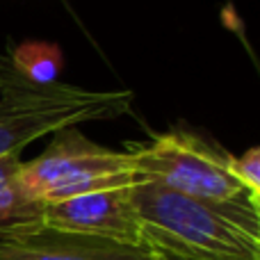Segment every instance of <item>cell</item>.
Returning <instances> with one entry per match:
<instances>
[{"mask_svg": "<svg viewBox=\"0 0 260 260\" xmlns=\"http://www.w3.org/2000/svg\"><path fill=\"white\" fill-rule=\"evenodd\" d=\"M144 242L189 260H260V210L247 201H208L153 180L133 187Z\"/></svg>", "mask_w": 260, "mask_h": 260, "instance_id": "6da1fadb", "label": "cell"}, {"mask_svg": "<svg viewBox=\"0 0 260 260\" xmlns=\"http://www.w3.org/2000/svg\"><path fill=\"white\" fill-rule=\"evenodd\" d=\"M130 91H91L64 82H32L0 57V153L23 151L30 142L85 121L130 112Z\"/></svg>", "mask_w": 260, "mask_h": 260, "instance_id": "7a4b0ae2", "label": "cell"}, {"mask_svg": "<svg viewBox=\"0 0 260 260\" xmlns=\"http://www.w3.org/2000/svg\"><path fill=\"white\" fill-rule=\"evenodd\" d=\"M16 178L27 194L41 203L144 183L133 169L126 151H114L91 142L78 126L57 130L50 146L39 157L23 162Z\"/></svg>", "mask_w": 260, "mask_h": 260, "instance_id": "3957f363", "label": "cell"}, {"mask_svg": "<svg viewBox=\"0 0 260 260\" xmlns=\"http://www.w3.org/2000/svg\"><path fill=\"white\" fill-rule=\"evenodd\" d=\"M133 169L178 194L208 201H247L244 187L229 169L231 153L187 130L153 135L148 142L126 146Z\"/></svg>", "mask_w": 260, "mask_h": 260, "instance_id": "277c9868", "label": "cell"}, {"mask_svg": "<svg viewBox=\"0 0 260 260\" xmlns=\"http://www.w3.org/2000/svg\"><path fill=\"white\" fill-rule=\"evenodd\" d=\"M41 221L71 233L94 235L123 244H146L133 201V187L103 189L46 203Z\"/></svg>", "mask_w": 260, "mask_h": 260, "instance_id": "5b68a950", "label": "cell"}, {"mask_svg": "<svg viewBox=\"0 0 260 260\" xmlns=\"http://www.w3.org/2000/svg\"><path fill=\"white\" fill-rule=\"evenodd\" d=\"M0 260H153V251L148 244H123L41 221L0 238Z\"/></svg>", "mask_w": 260, "mask_h": 260, "instance_id": "8992f818", "label": "cell"}, {"mask_svg": "<svg viewBox=\"0 0 260 260\" xmlns=\"http://www.w3.org/2000/svg\"><path fill=\"white\" fill-rule=\"evenodd\" d=\"M46 203L37 201L14 176L0 185V238L41 224Z\"/></svg>", "mask_w": 260, "mask_h": 260, "instance_id": "52a82bcc", "label": "cell"}, {"mask_svg": "<svg viewBox=\"0 0 260 260\" xmlns=\"http://www.w3.org/2000/svg\"><path fill=\"white\" fill-rule=\"evenodd\" d=\"M12 67L32 82H55L62 69V50L46 41H27L21 44L9 57Z\"/></svg>", "mask_w": 260, "mask_h": 260, "instance_id": "ba28073f", "label": "cell"}, {"mask_svg": "<svg viewBox=\"0 0 260 260\" xmlns=\"http://www.w3.org/2000/svg\"><path fill=\"white\" fill-rule=\"evenodd\" d=\"M229 169L244 187L249 203L260 210V148L253 146L242 155H229Z\"/></svg>", "mask_w": 260, "mask_h": 260, "instance_id": "9c48e42d", "label": "cell"}, {"mask_svg": "<svg viewBox=\"0 0 260 260\" xmlns=\"http://www.w3.org/2000/svg\"><path fill=\"white\" fill-rule=\"evenodd\" d=\"M23 160H21V151H12V153H0V185L12 180L18 174Z\"/></svg>", "mask_w": 260, "mask_h": 260, "instance_id": "30bf717a", "label": "cell"}, {"mask_svg": "<svg viewBox=\"0 0 260 260\" xmlns=\"http://www.w3.org/2000/svg\"><path fill=\"white\" fill-rule=\"evenodd\" d=\"M148 247H151V244H148ZM151 251H153V260H189V258L178 256V253L167 251V249H160V247H151Z\"/></svg>", "mask_w": 260, "mask_h": 260, "instance_id": "8fae6325", "label": "cell"}]
</instances>
